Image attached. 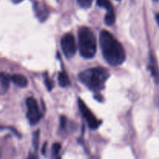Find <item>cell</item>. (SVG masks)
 Segmentation results:
<instances>
[{"instance_id":"obj_19","label":"cell","mask_w":159,"mask_h":159,"mask_svg":"<svg viewBox=\"0 0 159 159\" xmlns=\"http://www.w3.org/2000/svg\"><path fill=\"white\" fill-rule=\"evenodd\" d=\"M21 1H22V0H13V2L15 3H19V2H20Z\"/></svg>"},{"instance_id":"obj_7","label":"cell","mask_w":159,"mask_h":159,"mask_svg":"<svg viewBox=\"0 0 159 159\" xmlns=\"http://www.w3.org/2000/svg\"><path fill=\"white\" fill-rule=\"evenodd\" d=\"M34 7L36 16H37V18H38L40 21H44L48 15V10L46 9V8H45L44 6H42L41 4L37 2H34Z\"/></svg>"},{"instance_id":"obj_10","label":"cell","mask_w":159,"mask_h":159,"mask_svg":"<svg viewBox=\"0 0 159 159\" xmlns=\"http://www.w3.org/2000/svg\"><path fill=\"white\" fill-rule=\"evenodd\" d=\"M58 83L60 86L67 87L70 85V79L66 73L60 72L58 74Z\"/></svg>"},{"instance_id":"obj_14","label":"cell","mask_w":159,"mask_h":159,"mask_svg":"<svg viewBox=\"0 0 159 159\" xmlns=\"http://www.w3.org/2000/svg\"><path fill=\"white\" fill-rule=\"evenodd\" d=\"M61 150V145L57 143L54 144L52 147V155L54 157V159H61L60 155H59V152Z\"/></svg>"},{"instance_id":"obj_2","label":"cell","mask_w":159,"mask_h":159,"mask_svg":"<svg viewBox=\"0 0 159 159\" xmlns=\"http://www.w3.org/2000/svg\"><path fill=\"white\" fill-rule=\"evenodd\" d=\"M109 77L110 73L103 68H89L79 75L81 82L94 92L102 90Z\"/></svg>"},{"instance_id":"obj_17","label":"cell","mask_w":159,"mask_h":159,"mask_svg":"<svg viewBox=\"0 0 159 159\" xmlns=\"http://www.w3.org/2000/svg\"><path fill=\"white\" fill-rule=\"evenodd\" d=\"M60 120H61V127H64L65 125V123H66V118L64 117V116H61Z\"/></svg>"},{"instance_id":"obj_1","label":"cell","mask_w":159,"mask_h":159,"mask_svg":"<svg viewBox=\"0 0 159 159\" xmlns=\"http://www.w3.org/2000/svg\"><path fill=\"white\" fill-rule=\"evenodd\" d=\"M99 45L103 57L109 65L117 66L124 63L126 59L125 51L113 34L102 30L99 34Z\"/></svg>"},{"instance_id":"obj_11","label":"cell","mask_w":159,"mask_h":159,"mask_svg":"<svg viewBox=\"0 0 159 159\" xmlns=\"http://www.w3.org/2000/svg\"><path fill=\"white\" fill-rule=\"evenodd\" d=\"M97 4L100 7L107 9V12H114L113 7L110 0H97Z\"/></svg>"},{"instance_id":"obj_15","label":"cell","mask_w":159,"mask_h":159,"mask_svg":"<svg viewBox=\"0 0 159 159\" xmlns=\"http://www.w3.org/2000/svg\"><path fill=\"white\" fill-rule=\"evenodd\" d=\"M77 2L81 7L84 9H89L91 6L93 0H77Z\"/></svg>"},{"instance_id":"obj_13","label":"cell","mask_w":159,"mask_h":159,"mask_svg":"<svg viewBox=\"0 0 159 159\" xmlns=\"http://www.w3.org/2000/svg\"><path fill=\"white\" fill-rule=\"evenodd\" d=\"M0 84L3 89L6 91L9 87V79L6 75L3 74V73H0Z\"/></svg>"},{"instance_id":"obj_21","label":"cell","mask_w":159,"mask_h":159,"mask_svg":"<svg viewBox=\"0 0 159 159\" xmlns=\"http://www.w3.org/2000/svg\"><path fill=\"white\" fill-rule=\"evenodd\" d=\"M0 156H1V152H0Z\"/></svg>"},{"instance_id":"obj_3","label":"cell","mask_w":159,"mask_h":159,"mask_svg":"<svg viewBox=\"0 0 159 159\" xmlns=\"http://www.w3.org/2000/svg\"><path fill=\"white\" fill-rule=\"evenodd\" d=\"M79 48L81 55L85 58H93L96 53V38L90 28L82 26L79 30Z\"/></svg>"},{"instance_id":"obj_22","label":"cell","mask_w":159,"mask_h":159,"mask_svg":"<svg viewBox=\"0 0 159 159\" xmlns=\"http://www.w3.org/2000/svg\"><path fill=\"white\" fill-rule=\"evenodd\" d=\"M118 1H120V0H118Z\"/></svg>"},{"instance_id":"obj_5","label":"cell","mask_w":159,"mask_h":159,"mask_svg":"<svg viewBox=\"0 0 159 159\" xmlns=\"http://www.w3.org/2000/svg\"><path fill=\"white\" fill-rule=\"evenodd\" d=\"M62 51L67 58L74 57L76 52V43L74 36L71 34H66L62 37L61 40Z\"/></svg>"},{"instance_id":"obj_8","label":"cell","mask_w":159,"mask_h":159,"mask_svg":"<svg viewBox=\"0 0 159 159\" xmlns=\"http://www.w3.org/2000/svg\"><path fill=\"white\" fill-rule=\"evenodd\" d=\"M149 70H150L151 73H152V77L154 78L155 82L157 83L159 82V70L158 68V65H157L156 60H155L154 55L151 54L150 55V63L148 65Z\"/></svg>"},{"instance_id":"obj_20","label":"cell","mask_w":159,"mask_h":159,"mask_svg":"<svg viewBox=\"0 0 159 159\" xmlns=\"http://www.w3.org/2000/svg\"><path fill=\"white\" fill-rule=\"evenodd\" d=\"M153 1H155V2H158V0H153Z\"/></svg>"},{"instance_id":"obj_6","label":"cell","mask_w":159,"mask_h":159,"mask_svg":"<svg viewBox=\"0 0 159 159\" xmlns=\"http://www.w3.org/2000/svg\"><path fill=\"white\" fill-rule=\"evenodd\" d=\"M79 102V107L80 109V111L82 113V114L83 115L84 118L86 120L87 124H88L89 127H90L93 130H96L100 125V121L98 120L96 118V116H94L93 113L91 112V110L88 108L86 105H85V102L82 100L81 99H79L78 100Z\"/></svg>"},{"instance_id":"obj_4","label":"cell","mask_w":159,"mask_h":159,"mask_svg":"<svg viewBox=\"0 0 159 159\" xmlns=\"http://www.w3.org/2000/svg\"><path fill=\"white\" fill-rule=\"evenodd\" d=\"M26 107H27V113L26 116L31 125L37 124L41 119V113L39 110L38 105L35 99L30 97L26 99Z\"/></svg>"},{"instance_id":"obj_16","label":"cell","mask_w":159,"mask_h":159,"mask_svg":"<svg viewBox=\"0 0 159 159\" xmlns=\"http://www.w3.org/2000/svg\"><path fill=\"white\" fill-rule=\"evenodd\" d=\"M45 85H46V87L47 89H48V90H49V91H51V89H53V82L51 80V79H50L49 77H48V75L45 76Z\"/></svg>"},{"instance_id":"obj_12","label":"cell","mask_w":159,"mask_h":159,"mask_svg":"<svg viewBox=\"0 0 159 159\" xmlns=\"http://www.w3.org/2000/svg\"><path fill=\"white\" fill-rule=\"evenodd\" d=\"M116 16L114 12H107L105 16V23L108 26H111L115 23Z\"/></svg>"},{"instance_id":"obj_18","label":"cell","mask_w":159,"mask_h":159,"mask_svg":"<svg viewBox=\"0 0 159 159\" xmlns=\"http://www.w3.org/2000/svg\"><path fill=\"white\" fill-rule=\"evenodd\" d=\"M155 20H156L157 23H158V24L159 26V13H157L156 15H155Z\"/></svg>"},{"instance_id":"obj_9","label":"cell","mask_w":159,"mask_h":159,"mask_svg":"<svg viewBox=\"0 0 159 159\" xmlns=\"http://www.w3.org/2000/svg\"><path fill=\"white\" fill-rule=\"evenodd\" d=\"M11 80L12 81L14 84L19 87H26L28 85V80L25 76L22 75H13L11 77Z\"/></svg>"}]
</instances>
